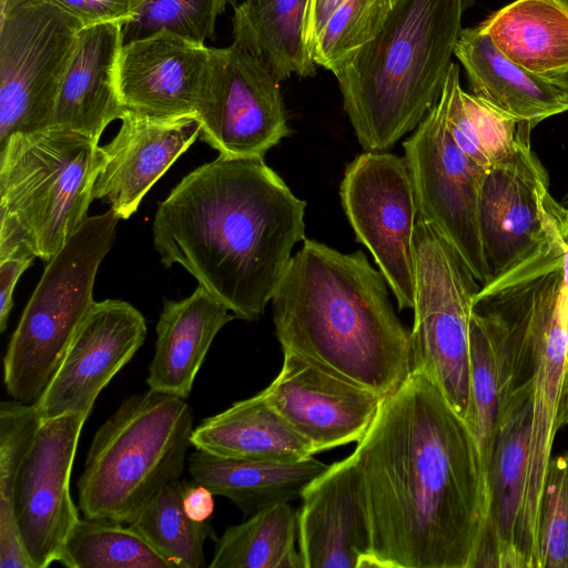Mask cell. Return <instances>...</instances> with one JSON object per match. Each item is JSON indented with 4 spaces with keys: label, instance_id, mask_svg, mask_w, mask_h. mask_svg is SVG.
Wrapping results in <instances>:
<instances>
[{
    "label": "cell",
    "instance_id": "obj_18",
    "mask_svg": "<svg viewBox=\"0 0 568 568\" xmlns=\"http://www.w3.org/2000/svg\"><path fill=\"white\" fill-rule=\"evenodd\" d=\"M301 498L297 540L303 568L372 567L371 520L353 454L329 465Z\"/></svg>",
    "mask_w": 568,
    "mask_h": 568
},
{
    "label": "cell",
    "instance_id": "obj_4",
    "mask_svg": "<svg viewBox=\"0 0 568 568\" xmlns=\"http://www.w3.org/2000/svg\"><path fill=\"white\" fill-rule=\"evenodd\" d=\"M562 215L548 217L539 243L475 294L474 307L500 325L508 394L527 388L532 425L521 520L523 547L538 550L539 507L557 432L568 363V294ZM508 396V395H507Z\"/></svg>",
    "mask_w": 568,
    "mask_h": 568
},
{
    "label": "cell",
    "instance_id": "obj_7",
    "mask_svg": "<svg viewBox=\"0 0 568 568\" xmlns=\"http://www.w3.org/2000/svg\"><path fill=\"white\" fill-rule=\"evenodd\" d=\"M99 148L70 130L11 135L0 146V229L48 263L88 217Z\"/></svg>",
    "mask_w": 568,
    "mask_h": 568
},
{
    "label": "cell",
    "instance_id": "obj_32",
    "mask_svg": "<svg viewBox=\"0 0 568 568\" xmlns=\"http://www.w3.org/2000/svg\"><path fill=\"white\" fill-rule=\"evenodd\" d=\"M58 562L69 568H172L130 525L108 519H79Z\"/></svg>",
    "mask_w": 568,
    "mask_h": 568
},
{
    "label": "cell",
    "instance_id": "obj_34",
    "mask_svg": "<svg viewBox=\"0 0 568 568\" xmlns=\"http://www.w3.org/2000/svg\"><path fill=\"white\" fill-rule=\"evenodd\" d=\"M392 0H348L326 21L308 47L316 65L335 74L384 24Z\"/></svg>",
    "mask_w": 568,
    "mask_h": 568
},
{
    "label": "cell",
    "instance_id": "obj_26",
    "mask_svg": "<svg viewBox=\"0 0 568 568\" xmlns=\"http://www.w3.org/2000/svg\"><path fill=\"white\" fill-rule=\"evenodd\" d=\"M313 456L294 463L231 458L195 449L187 457L193 480L230 499L245 515L302 497L310 483L328 468Z\"/></svg>",
    "mask_w": 568,
    "mask_h": 568
},
{
    "label": "cell",
    "instance_id": "obj_37",
    "mask_svg": "<svg viewBox=\"0 0 568 568\" xmlns=\"http://www.w3.org/2000/svg\"><path fill=\"white\" fill-rule=\"evenodd\" d=\"M463 101L478 144L489 164L509 156L523 135L534 126L497 110L475 94L463 91Z\"/></svg>",
    "mask_w": 568,
    "mask_h": 568
},
{
    "label": "cell",
    "instance_id": "obj_6",
    "mask_svg": "<svg viewBox=\"0 0 568 568\" xmlns=\"http://www.w3.org/2000/svg\"><path fill=\"white\" fill-rule=\"evenodd\" d=\"M185 398L149 389L125 398L94 434L78 480L85 518L130 525L169 483L192 446Z\"/></svg>",
    "mask_w": 568,
    "mask_h": 568
},
{
    "label": "cell",
    "instance_id": "obj_23",
    "mask_svg": "<svg viewBox=\"0 0 568 568\" xmlns=\"http://www.w3.org/2000/svg\"><path fill=\"white\" fill-rule=\"evenodd\" d=\"M202 285L181 301L164 300L149 365L150 389L187 398L210 346L233 313Z\"/></svg>",
    "mask_w": 568,
    "mask_h": 568
},
{
    "label": "cell",
    "instance_id": "obj_39",
    "mask_svg": "<svg viewBox=\"0 0 568 568\" xmlns=\"http://www.w3.org/2000/svg\"><path fill=\"white\" fill-rule=\"evenodd\" d=\"M37 257L28 244H21L0 256V332H4L13 306L12 295L21 274Z\"/></svg>",
    "mask_w": 568,
    "mask_h": 568
},
{
    "label": "cell",
    "instance_id": "obj_3",
    "mask_svg": "<svg viewBox=\"0 0 568 568\" xmlns=\"http://www.w3.org/2000/svg\"><path fill=\"white\" fill-rule=\"evenodd\" d=\"M388 288L363 251L305 239L271 300L283 352L386 398L413 371L410 333Z\"/></svg>",
    "mask_w": 568,
    "mask_h": 568
},
{
    "label": "cell",
    "instance_id": "obj_11",
    "mask_svg": "<svg viewBox=\"0 0 568 568\" xmlns=\"http://www.w3.org/2000/svg\"><path fill=\"white\" fill-rule=\"evenodd\" d=\"M418 219L430 224L456 251L479 287L491 278L479 225V200L487 169L453 140L440 95L403 143Z\"/></svg>",
    "mask_w": 568,
    "mask_h": 568
},
{
    "label": "cell",
    "instance_id": "obj_9",
    "mask_svg": "<svg viewBox=\"0 0 568 568\" xmlns=\"http://www.w3.org/2000/svg\"><path fill=\"white\" fill-rule=\"evenodd\" d=\"M414 250L412 368L428 377L468 424L471 416L469 334L479 285L453 246L419 219Z\"/></svg>",
    "mask_w": 568,
    "mask_h": 568
},
{
    "label": "cell",
    "instance_id": "obj_21",
    "mask_svg": "<svg viewBox=\"0 0 568 568\" xmlns=\"http://www.w3.org/2000/svg\"><path fill=\"white\" fill-rule=\"evenodd\" d=\"M201 133L196 118L155 119L125 111L116 135L99 148L92 199L105 200L121 220Z\"/></svg>",
    "mask_w": 568,
    "mask_h": 568
},
{
    "label": "cell",
    "instance_id": "obj_27",
    "mask_svg": "<svg viewBox=\"0 0 568 568\" xmlns=\"http://www.w3.org/2000/svg\"><path fill=\"white\" fill-rule=\"evenodd\" d=\"M478 28L531 73L547 77L568 70V0H515Z\"/></svg>",
    "mask_w": 568,
    "mask_h": 568
},
{
    "label": "cell",
    "instance_id": "obj_44",
    "mask_svg": "<svg viewBox=\"0 0 568 568\" xmlns=\"http://www.w3.org/2000/svg\"><path fill=\"white\" fill-rule=\"evenodd\" d=\"M565 425H566V426H568V418H567V420H566Z\"/></svg>",
    "mask_w": 568,
    "mask_h": 568
},
{
    "label": "cell",
    "instance_id": "obj_46",
    "mask_svg": "<svg viewBox=\"0 0 568 568\" xmlns=\"http://www.w3.org/2000/svg\"><path fill=\"white\" fill-rule=\"evenodd\" d=\"M567 204H568V195H567Z\"/></svg>",
    "mask_w": 568,
    "mask_h": 568
},
{
    "label": "cell",
    "instance_id": "obj_17",
    "mask_svg": "<svg viewBox=\"0 0 568 568\" xmlns=\"http://www.w3.org/2000/svg\"><path fill=\"white\" fill-rule=\"evenodd\" d=\"M530 132L509 156L487 169L483 181L479 225L491 277L527 254L545 234L551 194L547 171L531 150Z\"/></svg>",
    "mask_w": 568,
    "mask_h": 568
},
{
    "label": "cell",
    "instance_id": "obj_10",
    "mask_svg": "<svg viewBox=\"0 0 568 568\" xmlns=\"http://www.w3.org/2000/svg\"><path fill=\"white\" fill-rule=\"evenodd\" d=\"M82 28L49 0H0V146L50 129Z\"/></svg>",
    "mask_w": 568,
    "mask_h": 568
},
{
    "label": "cell",
    "instance_id": "obj_13",
    "mask_svg": "<svg viewBox=\"0 0 568 568\" xmlns=\"http://www.w3.org/2000/svg\"><path fill=\"white\" fill-rule=\"evenodd\" d=\"M196 119L201 139L226 158H264L291 134L280 80L235 42L210 48Z\"/></svg>",
    "mask_w": 568,
    "mask_h": 568
},
{
    "label": "cell",
    "instance_id": "obj_25",
    "mask_svg": "<svg viewBox=\"0 0 568 568\" xmlns=\"http://www.w3.org/2000/svg\"><path fill=\"white\" fill-rule=\"evenodd\" d=\"M191 440L197 450L231 458L294 463L314 455L263 392L203 419Z\"/></svg>",
    "mask_w": 568,
    "mask_h": 568
},
{
    "label": "cell",
    "instance_id": "obj_42",
    "mask_svg": "<svg viewBox=\"0 0 568 568\" xmlns=\"http://www.w3.org/2000/svg\"><path fill=\"white\" fill-rule=\"evenodd\" d=\"M557 418H558L559 427L561 428L562 426H565V423L568 418V363H567V367H566V372H565V376H564V381H562Z\"/></svg>",
    "mask_w": 568,
    "mask_h": 568
},
{
    "label": "cell",
    "instance_id": "obj_12",
    "mask_svg": "<svg viewBox=\"0 0 568 568\" xmlns=\"http://www.w3.org/2000/svg\"><path fill=\"white\" fill-rule=\"evenodd\" d=\"M339 196L356 241L372 254L398 310H413L418 209L404 156L359 154L345 169Z\"/></svg>",
    "mask_w": 568,
    "mask_h": 568
},
{
    "label": "cell",
    "instance_id": "obj_31",
    "mask_svg": "<svg viewBox=\"0 0 568 568\" xmlns=\"http://www.w3.org/2000/svg\"><path fill=\"white\" fill-rule=\"evenodd\" d=\"M183 481L166 484L140 511L130 526L141 535L172 568L204 566V544L214 538L206 523L190 519L182 505Z\"/></svg>",
    "mask_w": 568,
    "mask_h": 568
},
{
    "label": "cell",
    "instance_id": "obj_22",
    "mask_svg": "<svg viewBox=\"0 0 568 568\" xmlns=\"http://www.w3.org/2000/svg\"><path fill=\"white\" fill-rule=\"evenodd\" d=\"M123 24L82 28L61 81L50 129L70 130L99 142L103 130L125 113L118 92L116 68Z\"/></svg>",
    "mask_w": 568,
    "mask_h": 568
},
{
    "label": "cell",
    "instance_id": "obj_38",
    "mask_svg": "<svg viewBox=\"0 0 568 568\" xmlns=\"http://www.w3.org/2000/svg\"><path fill=\"white\" fill-rule=\"evenodd\" d=\"M78 19L83 28L105 22L125 24L143 0H49Z\"/></svg>",
    "mask_w": 568,
    "mask_h": 568
},
{
    "label": "cell",
    "instance_id": "obj_20",
    "mask_svg": "<svg viewBox=\"0 0 568 568\" xmlns=\"http://www.w3.org/2000/svg\"><path fill=\"white\" fill-rule=\"evenodd\" d=\"M209 62V47L169 31L125 42L116 68L120 101L150 118H196Z\"/></svg>",
    "mask_w": 568,
    "mask_h": 568
},
{
    "label": "cell",
    "instance_id": "obj_28",
    "mask_svg": "<svg viewBox=\"0 0 568 568\" xmlns=\"http://www.w3.org/2000/svg\"><path fill=\"white\" fill-rule=\"evenodd\" d=\"M310 0H244L234 6V42L256 57L280 80L314 77L306 43Z\"/></svg>",
    "mask_w": 568,
    "mask_h": 568
},
{
    "label": "cell",
    "instance_id": "obj_29",
    "mask_svg": "<svg viewBox=\"0 0 568 568\" xmlns=\"http://www.w3.org/2000/svg\"><path fill=\"white\" fill-rule=\"evenodd\" d=\"M297 537V513L288 503L263 508L215 539L209 568H303Z\"/></svg>",
    "mask_w": 568,
    "mask_h": 568
},
{
    "label": "cell",
    "instance_id": "obj_36",
    "mask_svg": "<svg viewBox=\"0 0 568 568\" xmlns=\"http://www.w3.org/2000/svg\"><path fill=\"white\" fill-rule=\"evenodd\" d=\"M539 568H568V453L550 458L538 527Z\"/></svg>",
    "mask_w": 568,
    "mask_h": 568
},
{
    "label": "cell",
    "instance_id": "obj_1",
    "mask_svg": "<svg viewBox=\"0 0 568 568\" xmlns=\"http://www.w3.org/2000/svg\"><path fill=\"white\" fill-rule=\"evenodd\" d=\"M372 528V567L474 568L488 490L468 424L423 373L383 399L353 453Z\"/></svg>",
    "mask_w": 568,
    "mask_h": 568
},
{
    "label": "cell",
    "instance_id": "obj_2",
    "mask_svg": "<svg viewBox=\"0 0 568 568\" xmlns=\"http://www.w3.org/2000/svg\"><path fill=\"white\" fill-rule=\"evenodd\" d=\"M305 207L264 158L219 155L159 203L153 244L163 265L180 264L236 318L253 322L305 240Z\"/></svg>",
    "mask_w": 568,
    "mask_h": 568
},
{
    "label": "cell",
    "instance_id": "obj_35",
    "mask_svg": "<svg viewBox=\"0 0 568 568\" xmlns=\"http://www.w3.org/2000/svg\"><path fill=\"white\" fill-rule=\"evenodd\" d=\"M235 0H143L135 16L123 24L129 42L169 31L199 44L215 38V22Z\"/></svg>",
    "mask_w": 568,
    "mask_h": 568
},
{
    "label": "cell",
    "instance_id": "obj_45",
    "mask_svg": "<svg viewBox=\"0 0 568 568\" xmlns=\"http://www.w3.org/2000/svg\"><path fill=\"white\" fill-rule=\"evenodd\" d=\"M397 0H392V3L394 4Z\"/></svg>",
    "mask_w": 568,
    "mask_h": 568
},
{
    "label": "cell",
    "instance_id": "obj_8",
    "mask_svg": "<svg viewBox=\"0 0 568 568\" xmlns=\"http://www.w3.org/2000/svg\"><path fill=\"white\" fill-rule=\"evenodd\" d=\"M119 220L111 209L88 216L47 263L3 357V383L12 399L36 404L51 381L95 302V275Z\"/></svg>",
    "mask_w": 568,
    "mask_h": 568
},
{
    "label": "cell",
    "instance_id": "obj_5",
    "mask_svg": "<svg viewBox=\"0 0 568 568\" xmlns=\"http://www.w3.org/2000/svg\"><path fill=\"white\" fill-rule=\"evenodd\" d=\"M473 0H397L376 36L334 74L359 144L390 149L440 99Z\"/></svg>",
    "mask_w": 568,
    "mask_h": 568
},
{
    "label": "cell",
    "instance_id": "obj_43",
    "mask_svg": "<svg viewBox=\"0 0 568 568\" xmlns=\"http://www.w3.org/2000/svg\"><path fill=\"white\" fill-rule=\"evenodd\" d=\"M554 83L568 100V70L545 77Z\"/></svg>",
    "mask_w": 568,
    "mask_h": 568
},
{
    "label": "cell",
    "instance_id": "obj_30",
    "mask_svg": "<svg viewBox=\"0 0 568 568\" xmlns=\"http://www.w3.org/2000/svg\"><path fill=\"white\" fill-rule=\"evenodd\" d=\"M471 416L468 423L487 470L497 426L508 395L503 334L497 320L475 308L470 321Z\"/></svg>",
    "mask_w": 568,
    "mask_h": 568
},
{
    "label": "cell",
    "instance_id": "obj_15",
    "mask_svg": "<svg viewBox=\"0 0 568 568\" xmlns=\"http://www.w3.org/2000/svg\"><path fill=\"white\" fill-rule=\"evenodd\" d=\"M145 336V320L133 305L121 300L94 302L36 403L42 420L70 413L88 418L99 394Z\"/></svg>",
    "mask_w": 568,
    "mask_h": 568
},
{
    "label": "cell",
    "instance_id": "obj_16",
    "mask_svg": "<svg viewBox=\"0 0 568 568\" xmlns=\"http://www.w3.org/2000/svg\"><path fill=\"white\" fill-rule=\"evenodd\" d=\"M283 353L280 373L262 392L314 454L361 440L384 398L298 354Z\"/></svg>",
    "mask_w": 568,
    "mask_h": 568
},
{
    "label": "cell",
    "instance_id": "obj_14",
    "mask_svg": "<svg viewBox=\"0 0 568 568\" xmlns=\"http://www.w3.org/2000/svg\"><path fill=\"white\" fill-rule=\"evenodd\" d=\"M87 417L70 413L42 420L14 486V514L33 568L58 561L80 519L70 493L75 452Z\"/></svg>",
    "mask_w": 568,
    "mask_h": 568
},
{
    "label": "cell",
    "instance_id": "obj_24",
    "mask_svg": "<svg viewBox=\"0 0 568 568\" xmlns=\"http://www.w3.org/2000/svg\"><path fill=\"white\" fill-rule=\"evenodd\" d=\"M473 94L511 118L535 126L568 111V100L554 83L504 55L477 27L462 30L454 50Z\"/></svg>",
    "mask_w": 568,
    "mask_h": 568
},
{
    "label": "cell",
    "instance_id": "obj_40",
    "mask_svg": "<svg viewBox=\"0 0 568 568\" xmlns=\"http://www.w3.org/2000/svg\"><path fill=\"white\" fill-rule=\"evenodd\" d=\"M182 505L190 519L205 523L214 511V494L193 479L183 481Z\"/></svg>",
    "mask_w": 568,
    "mask_h": 568
},
{
    "label": "cell",
    "instance_id": "obj_33",
    "mask_svg": "<svg viewBox=\"0 0 568 568\" xmlns=\"http://www.w3.org/2000/svg\"><path fill=\"white\" fill-rule=\"evenodd\" d=\"M42 418L36 404L16 399L0 404V545L21 541L14 514V486L20 467L36 439Z\"/></svg>",
    "mask_w": 568,
    "mask_h": 568
},
{
    "label": "cell",
    "instance_id": "obj_41",
    "mask_svg": "<svg viewBox=\"0 0 568 568\" xmlns=\"http://www.w3.org/2000/svg\"><path fill=\"white\" fill-rule=\"evenodd\" d=\"M347 1L348 0H310L306 22L307 49L320 34L329 17Z\"/></svg>",
    "mask_w": 568,
    "mask_h": 568
},
{
    "label": "cell",
    "instance_id": "obj_19",
    "mask_svg": "<svg viewBox=\"0 0 568 568\" xmlns=\"http://www.w3.org/2000/svg\"><path fill=\"white\" fill-rule=\"evenodd\" d=\"M531 425L530 392L511 390L503 407L487 470V515L474 568H526L521 520Z\"/></svg>",
    "mask_w": 568,
    "mask_h": 568
}]
</instances>
